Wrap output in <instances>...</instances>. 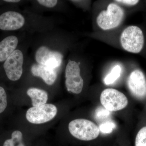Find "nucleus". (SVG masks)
<instances>
[{
	"instance_id": "f257e3e1",
	"label": "nucleus",
	"mask_w": 146,
	"mask_h": 146,
	"mask_svg": "<svg viewBox=\"0 0 146 146\" xmlns=\"http://www.w3.org/2000/svg\"><path fill=\"white\" fill-rule=\"evenodd\" d=\"M69 131L74 137L83 141L96 139L99 135V127L93 122L85 119H76L69 123Z\"/></svg>"
},
{
	"instance_id": "4468645a",
	"label": "nucleus",
	"mask_w": 146,
	"mask_h": 146,
	"mask_svg": "<svg viewBox=\"0 0 146 146\" xmlns=\"http://www.w3.org/2000/svg\"><path fill=\"white\" fill-rule=\"evenodd\" d=\"M3 146H25L23 141L22 132L18 130L13 131L11 138L6 140Z\"/></svg>"
},
{
	"instance_id": "0eeeda50",
	"label": "nucleus",
	"mask_w": 146,
	"mask_h": 146,
	"mask_svg": "<svg viewBox=\"0 0 146 146\" xmlns=\"http://www.w3.org/2000/svg\"><path fill=\"white\" fill-rule=\"evenodd\" d=\"M24 56L19 50L14 51L5 60L3 68L7 78L11 81L20 79L23 72Z\"/></svg>"
},
{
	"instance_id": "2eb2a0df",
	"label": "nucleus",
	"mask_w": 146,
	"mask_h": 146,
	"mask_svg": "<svg viewBox=\"0 0 146 146\" xmlns=\"http://www.w3.org/2000/svg\"><path fill=\"white\" fill-rule=\"evenodd\" d=\"M122 69L119 65L115 66L110 72L105 77L104 79L105 84L109 85L115 82L120 76L121 73Z\"/></svg>"
},
{
	"instance_id": "ddd939ff",
	"label": "nucleus",
	"mask_w": 146,
	"mask_h": 146,
	"mask_svg": "<svg viewBox=\"0 0 146 146\" xmlns=\"http://www.w3.org/2000/svg\"><path fill=\"white\" fill-rule=\"evenodd\" d=\"M28 96L31 98L33 107L46 104L48 100V94L46 91L37 88H30L27 91Z\"/></svg>"
},
{
	"instance_id": "9b49d317",
	"label": "nucleus",
	"mask_w": 146,
	"mask_h": 146,
	"mask_svg": "<svg viewBox=\"0 0 146 146\" xmlns=\"http://www.w3.org/2000/svg\"><path fill=\"white\" fill-rule=\"evenodd\" d=\"M31 71L33 76L41 77L49 85H52L57 78V74L54 69L40 64L33 65Z\"/></svg>"
},
{
	"instance_id": "1a4fd4ad",
	"label": "nucleus",
	"mask_w": 146,
	"mask_h": 146,
	"mask_svg": "<svg viewBox=\"0 0 146 146\" xmlns=\"http://www.w3.org/2000/svg\"><path fill=\"white\" fill-rule=\"evenodd\" d=\"M127 85L131 94L136 98L142 100L146 98V79L142 71H133L127 80Z\"/></svg>"
},
{
	"instance_id": "39448f33",
	"label": "nucleus",
	"mask_w": 146,
	"mask_h": 146,
	"mask_svg": "<svg viewBox=\"0 0 146 146\" xmlns=\"http://www.w3.org/2000/svg\"><path fill=\"white\" fill-rule=\"evenodd\" d=\"M65 85L67 90L78 94L82 91L84 80L80 75L79 64L73 60H69L65 69Z\"/></svg>"
},
{
	"instance_id": "412c9836",
	"label": "nucleus",
	"mask_w": 146,
	"mask_h": 146,
	"mask_svg": "<svg viewBox=\"0 0 146 146\" xmlns=\"http://www.w3.org/2000/svg\"><path fill=\"white\" fill-rule=\"evenodd\" d=\"M115 1L118 3H121L125 5L133 6L136 5L139 2L137 0H119V1Z\"/></svg>"
},
{
	"instance_id": "f3484780",
	"label": "nucleus",
	"mask_w": 146,
	"mask_h": 146,
	"mask_svg": "<svg viewBox=\"0 0 146 146\" xmlns=\"http://www.w3.org/2000/svg\"><path fill=\"white\" fill-rule=\"evenodd\" d=\"M7 96L5 89L0 86V113L4 112L7 106Z\"/></svg>"
},
{
	"instance_id": "6e6552de",
	"label": "nucleus",
	"mask_w": 146,
	"mask_h": 146,
	"mask_svg": "<svg viewBox=\"0 0 146 146\" xmlns=\"http://www.w3.org/2000/svg\"><path fill=\"white\" fill-rule=\"evenodd\" d=\"M63 56L60 53L51 50L46 46H41L36 51L35 60L40 65L54 69L61 65Z\"/></svg>"
},
{
	"instance_id": "f03ea898",
	"label": "nucleus",
	"mask_w": 146,
	"mask_h": 146,
	"mask_svg": "<svg viewBox=\"0 0 146 146\" xmlns=\"http://www.w3.org/2000/svg\"><path fill=\"white\" fill-rule=\"evenodd\" d=\"M120 42L123 48L127 51L133 53L140 52L144 44L142 30L135 26L127 27L121 34Z\"/></svg>"
},
{
	"instance_id": "4be33fe9",
	"label": "nucleus",
	"mask_w": 146,
	"mask_h": 146,
	"mask_svg": "<svg viewBox=\"0 0 146 146\" xmlns=\"http://www.w3.org/2000/svg\"><path fill=\"white\" fill-rule=\"evenodd\" d=\"M4 1L9 3H18L20 1L19 0H5Z\"/></svg>"
},
{
	"instance_id": "20e7f679",
	"label": "nucleus",
	"mask_w": 146,
	"mask_h": 146,
	"mask_svg": "<svg viewBox=\"0 0 146 146\" xmlns=\"http://www.w3.org/2000/svg\"><path fill=\"white\" fill-rule=\"evenodd\" d=\"M100 100L103 106L110 111L121 110L128 103L124 94L117 89L110 88L105 89L102 92Z\"/></svg>"
},
{
	"instance_id": "423d86ee",
	"label": "nucleus",
	"mask_w": 146,
	"mask_h": 146,
	"mask_svg": "<svg viewBox=\"0 0 146 146\" xmlns=\"http://www.w3.org/2000/svg\"><path fill=\"white\" fill-rule=\"evenodd\" d=\"M57 112V108L55 106L50 104H46L31 108L27 111L26 117L29 122L39 124L52 119Z\"/></svg>"
},
{
	"instance_id": "aec40b11",
	"label": "nucleus",
	"mask_w": 146,
	"mask_h": 146,
	"mask_svg": "<svg viewBox=\"0 0 146 146\" xmlns=\"http://www.w3.org/2000/svg\"><path fill=\"white\" fill-rule=\"evenodd\" d=\"M37 1L41 5L50 8L55 6L58 2V1L56 0H39Z\"/></svg>"
},
{
	"instance_id": "9d476101",
	"label": "nucleus",
	"mask_w": 146,
	"mask_h": 146,
	"mask_svg": "<svg viewBox=\"0 0 146 146\" xmlns=\"http://www.w3.org/2000/svg\"><path fill=\"white\" fill-rule=\"evenodd\" d=\"M25 20L23 16L14 11L5 12L0 16V29L14 31L23 26Z\"/></svg>"
},
{
	"instance_id": "f8f14e48",
	"label": "nucleus",
	"mask_w": 146,
	"mask_h": 146,
	"mask_svg": "<svg viewBox=\"0 0 146 146\" xmlns=\"http://www.w3.org/2000/svg\"><path fill=\"white\" fill-rule=\"evenodd\" d=\"M18 43V38L13 35L7 36L0 42V62L5 61L13 53Z\"/></svg>"
},
{
	"instance_id": "6ab92c4d",
	"label": "nucleus",
	"mask_w": 146,
	"mask_h": 146,
	"mask_svg": "<svg viewBox=\"0 0 146 146\" xmlns=\"http://www.w3.org/2000/svg\"><path fill=\"white\" fill-rule=\"evenodd\" d=\"M110 115V111L106 108H100L96 110V117L97 119H100L107 117Z\"/></svg>"
},
{
	"instance_id": "dca6fc26",
	"label": "nucleus",
	"mask_w": 146,
	"mask_h": 146,
	"mask_svg": "<svg viewBox=\"0 0 146 146\" xmlns=\"http://www.w3.org/2000/svg\"><path fill=\"white\" fill-rule=\"evenodd\" d=\"M135 146H146V126L141 129L137 133Z\"/></svg>"
},
{
	"instance_id": "a211bd4d",
	"label": "nucleus",
	"mask_w": 146,
	"mask_h": 146,
	"mask_svg": "<svg viewBox=\"0 0 146 146\" xmlns=\"http://www.w3.org/2000/svg\"><path fill=\"white\" fill-rule=\"evenodd\" d=\"M116 126L115 123L112 122H108L104 123L100 126V131L102 133H110Z\"/></svg>"
},
{
	"instance_id": "7ed1b4c3",
	"label": "nucleus",
	"mask_w": 146,
	"mask_h": 146,
	"mask_svg": "<svg viewBox=\"0 0 146 146\" xmlns=\"http://www.w3.org/2000/svg\"><path fill=\"white\" fill-rule=\"evenodd\" d=\"M124 12L121 7L112 3L106 10L102 11L97 18L98 26L104 30L115 28L119 25L123 19Z\"/></svg>"
}]
</instances>
